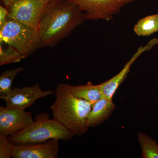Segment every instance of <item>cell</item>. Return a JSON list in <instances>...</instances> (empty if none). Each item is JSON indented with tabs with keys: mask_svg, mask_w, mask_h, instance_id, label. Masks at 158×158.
I'll return each mask as SVG.
<instances>
[{
	"mask_svg": "<svg viewBox=\"0 0 158 158\" xmlns=\"http://www.w3.org/2000/svg\"><path fill=\"white\" fill-rule=\"evenodd\" d=\"M85 15V20H112L122 9L136 0H68Z\"/></svg>",
	"mask_w": 158,
	"mask_h": 158,
	"instance_id": "5b68a950",
	"label": "cell"
},
{
	"mask_svg": "<svg viewBox=\"0 0 158 158\" xmlns=\"http://www.w3.org/2000/svg\"><path fill=\"white\" fill-rule=\"evenodd\" d=\"M24 70L23 67L8 69L3 72L0 76V98L8 96L12 92V86L15 77Z\"/></svg>",
	"mask_w": 158,
	"mask_h": 158,
	"instance_id": "5bb4252c",
	"label": "cell"
},
{
	"mask_svg": "<svg viewBox=\"0 0 158 158\" xmlns=\"http://www.w3.org/2000/svg\"><path fill=\"white\" fill-rule=\"evenodd\" d=\"M85 20L84 13L68 0L51 3L38 26L40 45L53 46Z\"/></svg>",
	"mask_w": 158,
	"mask_h": 158,
	"instance_id": "6da1fadb",
	"label": "cell"
},
{
	"mask_svg": "<svg viewBox=\"0 0 158 158\" xmlns=\"http://www.w3.org/2000/svg\"><path fill=\"white\" fill-rule=\"evenodd\" d=\"M40 1H42L43 2L47 3V4H49V3L52 2L57 0H40Z\"/></svg>",
	"mask_w": 158,
	"mask_h": 158,
	"instance_id": "ffe728a7",
	"label": "cell"
},
{
	"mask_svg": "<svg viewBox=\"0 0 158 158\" xmlns=\"http://www.w3.org/2000/svg\"><path fill=\"white\" fill-rule=\"evenodd\" d=\"M19 1V0H1L2 2L5 5V7H7L9 5H11L12 3L16 2V1Z\"/></svg>",
	"mask_w": 158,
	"mask_h": 158,
	"instance_id": "d6986e66",
	"label": "cell"
},
{
	"mask_svg": "<svg viewBox=\"0 0 158 158\" xmlns=\"http://www.w3.org/2000/svg\"><path fill=\"white\" fill-rule=\"evenodd\" d=\"M59 140L50 139L42 143L15 144L13 158H58Z\"/></svg>",
	"mask_w": 158,
	"mask_h": 158,
	"instance_id": "30bf717a",
	"label": "cell"
},
{
	"mask_svg": "<svg viewBox=\"0 0 158 158\" xmlns=\"http://www.w3.org/2000/svg\"><path fill=\"white\" fill-rule=\"evenodd\" d=\"M158 44V38H154L147 44L140 47L131 59L125 65L123 69L117 75L106 81L100 84L101 88L102 97L113 100V96L118 87L126 79L128 74L129 73L131 67L142 54L151 49Z\"/></svg>",
	"mask_w": 158,
	"mask_h": 158,
	"instance_id": "9c48e42d",
	"label": "cell"
},
{
	"mask_svg": "<svg viewBox=\"0 0 158 158\" xmlns=\"http://www.w3.org/2000/svg\"><path fill=\"white\" fill-rule=\"evenodd\" d=\"M8 15L9 13L7 8L2 6H0V29L6 24Z\"/></svg>",
	"mask_w": 158,
	"mask_h": 158,
	"instance_id": "ac0fdd59",
	"label": "cell"
},
{
	"mask_svg": "<svg viewBox=\"0 0 158 158\" xmlns=\"http://www.w3.org/2000/svg\"><path fill=\"white\" fill-rule=\"evenodd\" d=\"M50 4L40 0H19L6 8L9 17L38 29Z\"/></svg>",
	"mask_w": 158,
	"mask_h": 158,
	"instance_id": "8992f818",
	"label": "cell"
},
{
	"mask_svg": "<svg viewBox=\"0 0 158 158\" xmlns=\"http://www.w3.org/2000/svg\"><path fill=\"white\" fill-rule=\"evenodd\" d=\"M138 139L142 158H158V144L156 140L144 133L138 134Z\"/></svg>",
	"mask_w": 158,
	"mask_h": 158,
	"instance_id": "9a60e30c",
	"label": "cell"
},
{
	"mask_svg": "<svg viewBox=\"0 0 158 158\" xmlns=\"http://www.w3.org/2000/svg\"><path fill=\"white\" fill-rule=\"evenodd\" d=\"M35 119L31 125L9 136V141L15 144H32L53 139L70 141L75 136L61 123L53 118L49 119L48 114L38 115Z\"/></svg>",
	"mask_w": 158,
	"mask_h": 158,
	"instance_id": "3957f363",
	"label": "cell"
},
{
	"mask_svg": "<svg viewBox=\"0 0 158 158\" xmlns=\"http://www.w3.org/2000/svg\"><path fill=\"white\" fill-rule=\"evenodd\" d=\"M115 109L116 106L113 100L102 97L92 105L87 118V126L93 127L102 124L109 119Z\"/></svg>",
	"mask_w": 158,
	"mask_h": 158,
	"instance_id": "8fae6325",
	"label": "cell"
},
{
	"mask_svg": "<svg viewBox=\"0 0 158 158\" xmlns=\"http://www.w3.org/2000/svg\"><path fill=\"white\" fill-rule=\"evenodd\" d=\"M56 100L51 106L53 118L73 133L81 136L88 131V114L92 104L74 96L65 84H60L56 88Z\"/></svg>",
	"mask_w": 158,
	"mask_h": 158,
	"instance_id": "7a4b0ae2",
	"label": "cell"
},
{
	"mask_svg": "<svg viewBox=\"0 0 158 158\" xmlns=\"http://www.w3.org/2000/svg\"><path fill=\"white\" fill-rule=\"evenodd\" d=\"M23 57L11 46L0 42V65L19 62Z\"/></svg>",
	"mask_w": 158,
	"mask_h": 158,
	"instance_id": "2e32d148",
	"label": "cell"
},
{
	"mask_svg": "<svg viewBox=\"0 0 158 158\" xmlns=\"http://www.w3.org/2000/svg\"><path fill=\"white\" fill-rule=\"evenodd\" d=\"M0 42L17 50L24 59L28 57L40 45L38 29L9 17L0 29Z\"/></svg>",
	"mask_w": 158,
	"mask_h": 158,
	"instance_id": "277c9868",
	"label": "cell"
},
{
	"mask_svg": "<svg viewBox=\"0 0 158 158\" xmlns=\"http://www.w3.org/2000/svg\"><path fill=\"white\" fill-rule=\"evenodd\" d=\"M56 94V91L48 90L43 91L39 84L20 88H15L8 96L2 99L6 102L8 107L25 110L33 106L37 100Z\"/></svg>",
	"mask_w": 158,
	"mask_h": 158,
	"instance_id": "52a82bcc",
	"label": "cell"
},
{
	"mask_svg": "<svg viewBox=\"0 0 158 158\" xmlns=\"http://www.w3.org/2000/svg\"><path fill=\"white\" fill-rule=\"evenodd\" d=\"M31 112L0 107V135L7 137L14 135L34 123Z\"/></svg>",
	"mask_w": 158,
	"mask_h": 158,
	"instance_id": "ba28073f",
	"label": "cell"
},
{
	"mask_svg": "<svg viewBox=\"0 0 158 158\" xmlns=\"http://www.w3.org/2000/svg\"><path fill=\"white\" fill-rule=\"evenodd\" d=\"M15 145L9 141L8 137L0 135V158L12 157Z\"/></svg>",
	"mask_w": 158,
	"mask_h": 158,
	"instance_id": "e0dca14e",
	"label": "cell"
},
{
	"mask_svg": "<svg viewBox=\"0 0 158 158\" xmlns=\"http://www.w3.org/2000/svg\"><path fill=\"white\" fill-rule=\"evenodd\" d=\"M65 85L74 96L89 102L91 104L102 97L100 84L94 85L89 82L85 85L72 86L69 84Z\"/></svg>",
	"mask_w": 158,
	"mask_h": 158,
	"instance_id": "7c38bea8",
	"label": "cell"
},
{
	"mask_svg": "<svg viewBox=\"0 0 158 158\" xmlns=\"http://www.w3.org/2000/svg\"><path fill=\"white\" fill-rule=\"evenodd\" d=\"M135 34L139 37H146L158 31V14L152 15L143 18L134 27Z\"/></svg>",
	"mask_w": 158,
	"mask_h": 158,
	"instance_id": "4fadbf2b",
	"label": "cell"
}]
</instances>
